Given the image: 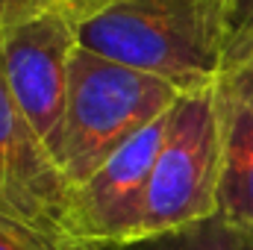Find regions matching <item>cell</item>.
<instances>
[{
    "label": "cell",
    "instance_id": "cell-8",
    "mask_svg": "<svg viewBox=\"0 0 253 250\" xmlns=\"http://www.w3.org/2000/svg\"><path fill=\"white\" fill-rule=\"evenodd\" d=\"M85 250H253V233L236 227L224 215H212L189 227L162 230L115 245H94Z\"/></svg>",
    "mask_w": 253,
    "mask_h": 250
},
{
    "label": "cell",
    "instance_id": "cell-2",
    "mask_svg": "<svg viewBox=\"0 0 253 250\" xmlns=\"http://www.w3.org/2000/svg\"><path fill=\"white\" fill-rule=\"evenodd\" d=\"M180 97V88L153 74L77 47L59 153V168L71 188L85 183L132 135L168 115Z\"/></svg>",
    "mask_w": 253,
    "mask_h": 250
},
{
    "label": "cell",
    "instance_id": "cell-11",
    "mask_svg": "<svg viewBox=\"0 0 253 250\" xmlns=\"http://www.w3.org/2000/svg\"><path fill=\"white\" fill-rule=\"evenodd\" d=\"M230 97L253 109V44L230 47L227 50V65L218 83Z\"/></svg>",
    "mask_w": 253,
    "mask_h": 250
},
{
    "label": "cell",
    "instance_id": "cell-6",
    "mask_svg": "<svg viewBox=\"0 0 253 250\" xmlns=\"http://www.w3.org/2000/svg\"><path fill=\"white\" fill-rule=\"evenodd\" d=\"M71 183L21 112L0 68V194L12 212L59 239H71Z\"/></svg>",
    "mask_w": 253,
    "mask_h": 250
},
{
    "label": "cell",
    "instance_id": "cell-12",
    "mask_svg": "<svg viewBox=\"0 0 253 250\" xmlns=\"http://www.w3.org/2000/svg\"><path fill=\"white\" fill-rule=\"evenodd\" d=\"M230 47L253 44V0H227Z\"/></svg>",
    "mask_w": 253,
    "mask_h": 250
},
{
    "label": "cell",
    "instance_id": "cell-4",
    "mask_svg": "<svg viewBox=\"0 0 253 250\" xmlns=\"http://www.w3.org/2000/svg\"><path fill=\"white\" fill-rule=\"evenodd\" d=\"M77 47V18L62 12L33 18L0 42L3 77L56 165L65 141L71 56Z\"/></svg>",
    "mask_w": 253,
    "mask_h": 250
},
{
    "label": "cell",
    "instance_id": "cell-3",
    "mask_svg": "<svg viewBox=\"0 0 253 250\" xmlns=\"http://www.w3.org/2000/svg\"><path fill=\"white\" fill-rule=\"evenodd\" d=\"M224 118L218 85L191 91L171 109L168 132L150 177L141 236L189 227L218 215Z\"/></svg>",
    "mask_w": 253,
    "mask_h": 250
},
{
    "label": "cell",
    "instance_id": "cell-5",
    "mask_svg": "<svg viewBox=\"0 0 253 250\" xmlns=\"http://www.w3.org/2000/svg\"><path fill=\"white\" fill-rule=\"evenodd\" d=\"M171 112L118 147L85 183L71 191L68 233L77 245H115L141 236L150 177L168 132Z\"/></svg>",
    "mask_w": 253,
    "mask_h": 250
},
{
    "label": "cell",
    "instance_id": "cell-9",
    "mask_svg": "<svg viewBox=\"0 0 253 250\" xmlns=\"http://www.w3.org/2000/svg\"><path fill=\"white\" fill-rule=\"evenodd\" d=\"M100 0H0V42L21 24L42 18V15H74L77 21H83Z\"/></svg>",
    "mask_w": 253,
    "mask_h": 250
},
{
    "label": "cell",
    "instance_id": "cell-7",
    "mask_svg": "<svg viewBox=\"0 0 253 250\" xmlns=\"http://www.w3.org/2000/svg\"><path fill=\"white\" fill-rule=\"evenodd\" d=\"M224 118V165L218 188V215L253 233V109L218 85Z\"/></svg>",
    "mask_w": 253,
    "mask_h": 250
},
{
    "label": "cell",
    "instance_id": "cell-10",
    "mask_svg": "<svg viewBox=\"0 0 253 250\" xmlns=\"http://www.w3.org/2000/svg\"><path fill=\"white\" fill-rule=\"evenodd\" d=\"M0 250H85L77 242L44 233L15 215L0 212Z\"/></svg>",
    "mask_w": 253,
    "mask_h": 250
},
{
    "label": "cell",
    "instance_id": "cell-13",
    "mask_svg": "<svg viewBox=\"0 0 253 250\" xmlns=\"http://www.w3.org/2000/svg\"><path fill=\"white\" fill-rule=\"evenodd\" d=\"M0 212H3V215H15V212H12V206L3 200V194H0ZM15 218H18V215H15Z\"/></svg>",
    "mask_w": 253,
    "mask_h": 250
},
{
    "label": "cell",
    "instance_id": "cell-1",
    "mask_svg": "<svg viewBox=\"0 0 253 250\" xmlns=\"http://www.w3.org/2000/svg\"><path fill=\"white\" fill-rule=\"evenodd\" d=\"M77 42L183 94L206 91L227 65V0H100L77 21Z\"/></svg>",
    "mask_w": 253,
    "mask_h": 250
}]
</instances>
